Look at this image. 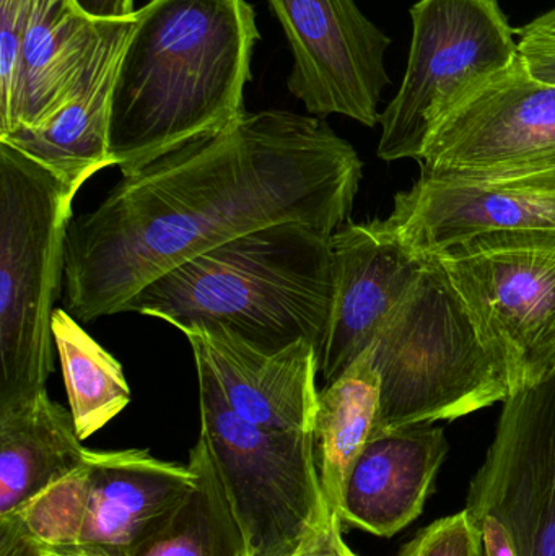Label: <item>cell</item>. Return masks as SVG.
Masks as SVG:
<instances>
[{
    "mask_svg": "<svg viewBox=\"0 0 555 556\" xmlns=\"http://www.w3.org/2000/svg\"><path fill=\"white\" fill-rule=\"evenodd\" d=\"M362 168L323 117L247 111L123 176L72 218L64 309L84 324L123 313L156 278L261 228L303 224L332 235L351 217Z\"/></svg>",
    "mask_w": 555,
    "mask_h": 556,
    "instance_id": "obj_1",
    "label": "cell"
},
{
    "mask_svg": "<svg viewBox=\"0 0 555 556\" xmlns=\"http://www.w3.org/2000/svg\"><path fill=\"white\" fill-rule=\"evenodd\" d=\"M261 39L247 0H149L137 10L111 104L123 176L237 123Z\"/></svg>",
    "mask_w": 555,
    "mask_h": 556,
    "instance_id": "obj_2",
    "label": "cell"
},
{
    "mask_svg": "<svg viewBox=\"0 0 555 556\" xmlns=\"http://www.w3.org/2000/svg\"><path fill=\"white\" fill-rule=\"evenodd\" d=\"M331 237L279 224L235 238L143 287L123 313L178 330L225 329L261 352L321 350L335 301Z\"/></svg>",
    "mask_w": 555,
    "mask_h": 556,
    "instance_id": "obj_3",
    "label": "cell"
},
{
    "mask_svg": "<svg viewBox=\"0 0 555 556\" xmlns=\"http://www.w3.org/2000/svg\"><path fill=\"white\" fill-rule=\"evenodd\" d=\"M380 375L374 434L453 421L502 402L515 391L507 356L446 276L424 256L419 277L371 345Z\"/></svg>",
    "mask_w": 555,
    "mask_h": 556,
    "instance_id": "obj_4",
    "label": "cell"
},
{
    "mask_svg": "<svg viewBox=\"0 0 555 556\" xmlns=\"http://www.w3.org/2000/svg\"><path fill=\"white\" fill-rule=\"evenodd\" d=\"M78 191L0 142V404L33 401L54 371L52 314Z\"/></svg>",
    "mask_w": 555,
    "mask_h": 556,
    "instance_id": "obj_5",
    "label": "cell"
},
{
    "mask_svg": "<svg viewBox=\"0 0 555 556\" xmlns=\"http://www.w3.org/2000/svg\"><path fill=\"white\" fill-rule=\"evenodd\" d=\"M194 362L199 443L224 483L247 556L295 555L336 515L326 505L313 433L267 431L238 417L207 365Z\"/></svg>",
    "mask_w": 555,
    "mask_h": 556,
    "instance_id": "obj_6",
    "label": "cell"
},
{
    "mask_svg": "<svg viewBox=\"0 0 555 556\" xmlns=\"http://www.w3.org/2000/svg\"><path fill=\"white\" fill-rule=\"evenodd\" d=\"M194 482L189 466L147 450H88L77 470L10 516L42 548L134 556Z\"/></svg>",
    "mask_w": 555,
    "mask_h": 556,
    "instance_id": "obj_7",
    "label": "cell"
},
{
    "mask_svg": "<svg viewBox=\"0 0 555 556\" xmlns=\"http://www.w3.org/2000/svg\"><path fill=\"white\" fill-rule=\"evenodd\" d=\"M411 18L406 74L380 116L384 162H419L443 114L518 58L515 28L499 0H419Z\"/></svg>",
    "mask_w": 555,
    "mask_h": 556,
    "instance_id": "obj_8",
    "label": "cell"
},
{
    "mask_svg": "<svg viewBox=\"0 0 555 556\" xmlns=\"http://www.w3.org/2000/svg\"><path fill=\"white\" fill-rule=\"evenodd\" d=\"M432 256L507 356L515 391L555 375V230L491 231Z\"/></svg>",
    "mask_w": 555,
    "mask_h": 556,
    "instance_id": "obj_9",
    "label": "cell"
},
{
    "mask_svg": "<svg viewBox=\"0 0 555 556\" xmlns=\"http://www.w3.org/2000/svg\"><path fill=\"white\" fill-rule=\"evenodd\" d=\"M419 163L450 179L555 168V85L534 80L518 54L443 114Z\"/></svg>",
    "mask_w": 555,
    "mask_h": 556,
    "instance_id": "obj_10",
    "label": "cell"
},
{
    "mask_svg": "<svg viewBox=\"0 0 555 556\" xmlns=\"http://www.w3.org/2000/svg\"><path fill=\"white\" fill-rule=\"evenodd\" d=\"M293 55L290 93L312 116L380 123L378 104L390 85L384 55L391 39L355 0H267Z\"/></svg>",
    "mask_w": 555,
    "mask_h": 556,
    "instance_id": "obj_11",
    "label": "cell"
},
{
    "mask_svg": "<svg viewBox=\"0 0 555 556\" xmlns=\"http://www.w3.org/2000/svg\"><path fill=\"white\" fill-rule=\"evenodd\" d=\"M465 509L495 516L517 556H555V375L504 402Z\"/></svg>",
    "mask_w": 555,
    "mask_h": 556,
    "instance_id": "obj_12",
    "label": "cell"
},
{
    "mask_svg": "<svg viewBox=\"0 0 555 556\" xmlns=\"http://www.w3.org/2000/svg\"><path fill=\"white\" fill-rule=\"evenodd\" d=\"M384 222L419 256L491 231L555 230V168L472 179L420 173Z\"/></svg>",
    "mask_w": 555,
    "mask_h": 556,
    "instance_id": "obj_13",
    "label": "cell"
},
{
    "mask_svg": "<svg viewBox=\"0 0 555 556\" xmlns=\"http://www.w3.org/2000/svg\"><path fill=\"white\" fill-rule=\"evenodd\" d=\"M331 254L335 301L319 350L326 384L374 345L424 267V256L413 253L381 218L342 225L332 233Z\"/></svg>",
    "mask_w": 555,
    "mask_h": 556,
    "instance_id": "obj_14",
    "label": "cell"
},
{
    "mask_svg": "<svg viewBox=\"0 0 555 556\" xmlns=\"http://www.w3.org/2000/svg\"><path fill=\"white\" fill-rule=\"evenodd\" d=\"M182 333L194 359L207 365L238 417L267 431L313 433L319 404L315 343L300 340L266 353L225 329Z\"/></svg>",
    "mask_w": 555,
    "mask_h": 556,
    "instance_id": "obj_15",
    "label": "cell"
},
{
    "mask_svg": "<svg viewBox=\"0 0 555 556\" xmlns=\"http://www.w3.org/2000/svg\"><path fill=\"white\" fill-rule=\"evenodd\" d=\"M445 431L414 425L371 434L342 486L339 516L377 538H393L416 521L449 454Z\"/></svg>",
    "mask_w": 555,
    "mask_h": 556,
    "instance_id": "obj_16",
    "label": "cell"
},
{
    "mask_svg": "<svg viewBox=\"0 0 555 556\" xmlns=\"http://www.w3.org/2000/svg\"><path fill=\"white\" fill-rule=\"evenodd\" d=\"M134 18L104 20L97 48L64 106L38 129L0 137L68 185L81 189L113 165L110 153L111 104L124 46Z\"/></svg>",
    "mask_w": 555,
    "mask_h": 556,
    "instance_id": "obj_17",
    "label": "cell"
},
{
    "mask_svg": "<svg viewBox=\"0 0 555 556\" xmlns=\"http://www.w3.org/2000/svg\"><path fill=\"white\" fill-rule=\"evenodd\" d=\"M103 22L85 15L75 0H31L15 91L0 114V137L38 129L64 106L97 48Z\"/></svg>",
    "mask_w": 555,
    "mask_h": 556,
    "instance_id": "obj_18",
    "label": "cell"
},
{
    "mask_svg": "<svg viewBox=\"0 0 555 556\" xmlns=\"http://www.w3.org/2000/svg\"><path fill=\"white\" fill-rule=\"evenodd\" d=\"M87 454L71 410L48 391L33 401L0 404V518L77 470Z\"/></svg>",
    "mask_w": 555,
    "mask_h": 556,
    "instance_id": "obj_19",
    "label": "cell"
},
{
    "mask_svg": "<svg viewBox=\"0 0 555 556\" xmlns=\"http://www.w3.org/2000/svg\"><path fill=\"white\" fill-rule=\"evenodd\" d=\"M380 392L371 346L319 392L313 440L326 505L336 515L345 476L374 434Z\"/></svg>",
    "mask_w": 555,
    "mask_h": 556,
    "instance_id": "obj_20",
    "label": "cell"
},
{
    "mask_svg": "<svg viewBox=\"0 0 555 556\" xmlns=\"http://www.w3.org/2000/svg\"><path fill=\"white\" fill-rule=\"evenodd\" d=\"M188 466L195 477L191 492L134 556H247L224 483L199 441Z\"/></svg>",
    "mask_w": 555,
    "mask_h": 556,
    "instance_id": "obj_21",
    "label": "cell"
},
{
    "mask_svg": "<svg viewBox=\"0 0 555 556\" xmlns=\"http://www.w3.org/2000/svg\"><path fill=\"white\" fill-rule=\"evenodd\" d=\"M52 337L67 391L68 410L80 440L106 427L130 402L123 365L64 307L52 314Z\"/></svg>",
    "mask_w": 555,
    "mask_h": 556,
    "instance_id": "obj_22",
    "label": "cell"
},
{
    "mask_svg": "<svg viewBox=\"0 0 555 556\" xmlns=\"http://www.w3.org/2000/svg\"><path fill=\"white\" fill-rule=\"evenodd\" d=\"M396 556H484L481 534L466 509L432 522Z\"/></svg>",
    "mask_w": 555,
    "mask_h": 556,
    "instance_id": "obj_23",
    "label": "cell"
},
{
    "mask_svg": "<svg viewBox=\"0 0 555 556\" xmlns=\"http://www.w3.org/2000/svg\"><path fill=\"white\" fill-rule=\"evenodd\" d=\"M31 0H0V114L9 110Z\"/></svg>",
    "mask_w": 555,
    "mask_h": 556,
    "instance_id": "obj_24",
    "label": "cell"
},
{
    "mask_svg": "<svg viewBox=\"0 0 555 556\" xmlns=\"http://www.w3.org/2000/svg\"><path fill=\"white\" fill-rule=\"evenodd\" d=\"M518 54L528 74L541 84L555 85V7L521 28H515Z\"/></svg>",
    "mask_w": 555,
    "mask_h": 556,
    "instance_id": "obj_25",
    "label": "cell"
},
{
    "mask_svg": "<svg viewBox=\"0 0 555 556\" xmlns=\"http://www.w3.org/2000/svg\"><path fill=\"white\" fill-rule=\"evenodd\" d=\"M293 556H357L342 538L341 516H329L328 521L303 544Z\"/></svg>",
    "mask_w": 555,
    "mask_h": 556,
    "instance_id": "obj_26",
    "label": "cell"
},
{
    "mask_svg": "<svg viewBox=\"0 0 555 556\" xmlns=\"http://www.w3.org/2000/svg\"><path fill=\"white\" fill-rule=\"evenodd\" d=\"M471 519L481 534L484 556H517L510 534L495 516L484 513L471 516Z\"/></svg>",
    "mask_w": 555,
    "mask_h": 556,
    "instance_id": "obj_27",
    "label": "cell"
},
{
    "mask_svg": "<svg viewBox=\"0 0 555 556\" xmlns=\"http://www.w3.org/2000/svg\"><path fill=\"white\" fill-rule=\"evenodd\" d=\"M0 556H41L38 544L12 518H0Z\"/></svg>",
    "mask_w": 555,
    "mask_h": 556,
    "instance_id": "obj_28",
    "label": "cell"
},
{
    "mask_svg": "<svg viewBox=\"0 0 555 556\" xmlns=\"http://www.w3.org/2000/svg\"><path fill=\"white\" fill-rule=\"evenodd\" d=\"M136 0H75L85 15L94 20H126L136 15Z\"/></svg>",
    "mask_w": 555,
    "mask_h": 556,
    "instance_id": "obj_29",
    "label": "cell"
},
{
    "mask_svg": "<svg viewBox=\"0 0 555 556\" xmlns=\"http://www.w3.org/2000/svg\"><path fill=\"white\" fill-rule=\"evenodd\" d=\"M39 547V545H38ZM41 556H98L84 551H65V548H42L39 547Z\"/></svg>",
    "mask_w": 555,
    "mask_h": 556,
    "instance_id": "obj_30",
    "label": "cell"
}]
</instances>
